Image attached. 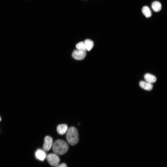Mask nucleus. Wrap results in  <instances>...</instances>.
Wrapping results in <instances>:
<instances>
[{
    "instance_id": "obj_4",
    "label": "nucleus",
    "mask_w": 167,
    "mask_h": 167,
    "mask_svg": "<svg viewBox=\"0 0 167 167\" xmlns=\"http://www.w3.org/2000/svg\"><path fill=\"white\" fill-rule=\"evenodd\" d=\"M87 53L86 52L79 50H74L72 54V56L74 59L77 60H82L86 57Z\"/></svg>"
},
{
    "instance_id": "obj_8",
    "label": "nucleus",
    "mask_w": 167,
    "mask_h": 167,
    "mask_svg": "<svg viewBox=\"0 0 167 167\" xmlns=\"http://www.w3.org/2000/svg\"><path fill=\"white\" fill-rule=\"evenodd\" d=\"M68 130L67 125L65 124L59 125L57 128V132L60 135H63L65 134Z\"/></svg>"
},
{
    "instance_id": "obj_2",
    "label": "nucleus",
    "mask_w": 167,
    "mask_h": 167,
    "mask_svg": "<svg viewBox=\"0 0 167 167\" xmlns=\"http://www.w3.org/2000/svg\"><path fill=\"white\" fill-rule=\"evenodd\" d=\"M66 138L69 143L72 146L76 145L79 141V135L76 129L73 127L69 128L67 132Z\"/></svg>"
},
{
    "instance_id": "obj_1",
    "label": "nucleus",
    "mask_w": 167,
    "mask_h": 167,
    "mask_svg": "<svg viewBox=\"0 0 167 167\" xmlns=\"http://www.w3.org/2000/svg\"><path fill=\"white\" fill-rule=\"evenodd\" d=\"M69 149L68 144L61 140L56 141L52 146L53 152L57 155H62L65 154L68 151Z\"/></svg>"
},
{
    "instance_id": "obj_15",
    "label": "nucleus",
    "mask_w": 167,
    "mask_h": 167,
    "mask_svg": "<svg viewBox=\"0 0 167 167\" xmlns=\"http://www.w3.org/2000/svg\"><path fill=\"white\" fill-rule=\"evenodd\" d=\"M1 121V117H0V121Z\"/></svg>"
},
{
    "instance_id": "obj_11",
    "label": "nucleus",
    "mask_w": 167,
    "mask_h": 167,
    "mask_svg": "<svg viewBox=\"0 0 167 167\" xmlns=\"http://www.w3.org/2000/svg\"><path fill=\"white\" fill-rule=\"evenodd\" d=\"M84 43L85 44L87 50L88 51H91L94 46L93 42L89 39H87L85 41Z\"/></svg>"
},
{
    "instance_id": "obj_13",
    "label": "nucleus",
    "mask_w": 167,
    "mask_h": 167,
    "mask_svg": "<svg viewBox=\"0 0 167 167\" xmlns=\"http://www.w3.org/2000/svg\"><path fill=\"white\" fill-rule=\"evenodd\" d=\"M76 47L77 49L79 50L85 52L87 50L84 42H80L78 43L76 45Z\"/></svg>"
},
{
    "instance_id": "obj_9",
    "label": "nucleus",
    "mask_w": 167,
    "mask_h": 167,
    "mask_svg": "<svg viewBox=\"0 0 167 167\" xmlns=\"http://www.w3.org/2000/svg\"><path fill=\"white\" fill-rule=\"evenodd\" d=\"M144 78L146 81L151 84L155 83L157 80L155 76L149 73L146 74L144 76Z\"/></svg>"
},
{
    "instance_id": "obj_14",
    "label": "nucleus",
    "mask_w": 167,
    "mask_h": 167,
    "mask_svg": "<svg viewBox=\"0 0 167 167\" xmlns=\"http://www.w3.org/2000/svg\"><path fill=\"white\" fill-rule=\"evenodd\" d=\"M55 167H67V165L65 163H63L60 165L56 166Z\"/></svg>"
},
{
    "instance_id": "obj_5",
    "label": "nucleus",
    "mask_w": 167,
    "mask_h": 167,
    "mask_svg": "<svg viewBox=\"0 0 167 167\" xmlns=\"http://www.w3.org/2000/svg\"><path fill=\"white\" fill-rule=\"evenodd\" d=\"M53 145V141L52 138L49 136H46L44 139L43 145V149L44 151H49Z\"/></svg>"
},
{
    "instance_id": "obj_3",
    "label": "nucleus",
    "mask_w": 167,
    "mask_h": 167,
    "mask_svg": "<svg viewBox=\"0 0 167 167\" xmlns=\"http://www.w3.org/2000/svg\"><path fill=\"white\" fill-rule=\"evenodd\" d=\"M47 160L49 164L52 166H56L59 165L60 158L59 156L55 154H50L47 156Z\"/></svg>"
},
{
    "instance_id": "obj_6",
    "label": "nucleus",
    "mask_w": 167,
    "mask_h": 167,
    "mask_svg": "<svg viewBox=\"0 0 167 167\" xmlns=\"http://www.w3.org/2000/svg\"><path fill=\"white\" fill-rule=\"evenodd\" d=\"M35 155L37 159L42 161L45 159L46 157L45 151L41 149H39L36 151Z\"/></svg>"
},
{
    "instance_id": "obj_12",
    "label": "nucleus",
    "mask_w": 167,
    "mask_h": 167,
    "mask_svg": "<svg viewBox=\"0 0 167 167\" xmlns=\"http://www.w3.org/2000/svg\"><path fill=\"white\" fill-rule=\"evenodd\" d=\"M142 12L143 14L147 18L150 17L152 15L151 12L148 6H145L142 9Z\"/></svg>"
},
{
    "instance_id": "obj_10",
    "label": "nucleus",
    "mask_w": 167,
    "mask_h": 167,
    "mask_svg": "<svg viewBox=\"0 0 167 167\" xmlns=\"http://www.w3.org/2000/svg\"><path fill=\"white\" fill-rule=\"evenodd\" d=\"M152 7L154 12H158L161 10V5L159 2L156 1L154 2L152 4Z\"/></svg>"
},
{
    "instance_id": "obj_7",
    "label": "nucleus",
    "mask_w": 167,
    "mask_h": 167,
    "mask_svg": "<svg viewBox=\"0 0 167 167\" xmlns=\"http://www.w3.org/2000/svg\"><path fill=\"white\" fill-rule=\"evenodd\" d=\"M140 86L142 88L147 91H150L153 88V85L152 84L147 81H140Z\"/></svg>"
}]
</instances>
